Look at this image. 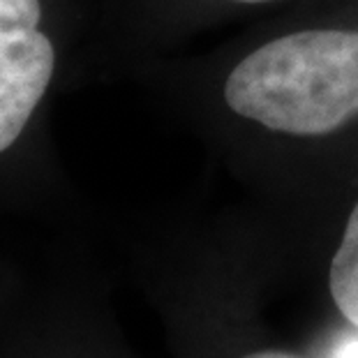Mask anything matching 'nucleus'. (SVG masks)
Instances as JSON below:
<instances>
[{
  "mask_svg": "<svg viewBox=\"0 0 358 358\" xmlns=\"http://www.w3.org/2000/svg\"><path fill=\"white\" fill-rule=\"evenodd\" d=\"M333 358H358V335H349L335 347Z\"/></svg>",
  "mask_w": 358,
  "mask_h": 358,
  "instance_id": "39448f33",
  "label": "nucleus"
},
{
  "mask_svg": "<svg viewBox=\"0 0 358 358\" xmlns=\"http://www.w3.org/2000/svg\"><path fill=\"white\" fill-rule=\"evenodd\" d=\"M104 0H0V217L58 187L51 111L86 83Z\"/></svg>",
  "mask_w": 358,
  "mask_h": 358,
  "instance_id": "f03ea898",
  "label": "nucleus"
},
{
  "mask_svg": "<svg viewBox=\"0 0 358 358\" xmlns=\"http://www.w3.org/2000/svg\"><path fill=\"white\" fill-rule=\"evenodd\" d=\"M326 192H335L345 199L326 266V285L333 306L358 329V171Z\"/></svg>",
  "mask_w": 358,
  "mask_h": 358,
  "instance_id": "20e7f679",
  "label": "nucleus"
},
{
  "mask_svg": "<svg viewBox=\"0 0 358 358\" xmlns=\"http://www.w3.org/2000/svg\"><path fill=\"white\" fill-rule=\"evenodd\" d=\"M245 358H299V356L285 354V352H257V354H250Z\"/></svg>",
  "mask_w": 358,
  "mask_h": 358,
  "instance_id": "423d86ee",
  "label": "nucleus"
},
{
  "mask_svg": "<svg viewBox=\"0 0 358 358\" xmlns=\"http://www.w3.org/2000/svg\"><path fill=\"white\" fill-rule=\"evenodd\" d=\"M294 3L301 0H104L88 81L125 77L141 60L252 24Z\"/></svg>",
  "mask_w": 358,
  "mask_h": 358,
  "instance_id": "7ed1b4c3",
  "label": "nucleus"
},
{
  "mask_svg": "<svg viewBox=\"0 0 358 358\" xmlns=\"http://www.w3.org/2000/svg\"><path fill=\"white\" fill-rule=\"evenodd\" d=\"M125 77L243 173L326 192L358 171V0H301Z\"/></svg>",
  "mask_w": 358,
  "mask_h": 358,
  "instance_id": "f257e3e1",
  "label": "nucleus"
}]
</instances>
